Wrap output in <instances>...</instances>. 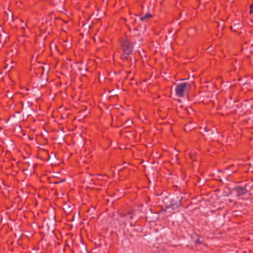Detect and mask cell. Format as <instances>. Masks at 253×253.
Segmentation results:
<instances>
[{
  "mask_svg": "<svg viewBox=\"0 0 253 253\" xmlns=\"http://www.w3.org/2000/svg\"><path fill=\"white\" fill-rule=\"evenodd\" d=\"M249 13H253V3L250 5V6H249Z\"/></svg>",
  "mask_w": 253,
  "mask_h": 253,
  "instance_id": "277c9868",
  "label": "cell"
},
{
  "mask_svg": "<svg viewBox=\"0 0 253 253\" xmlns=\"http://www.w3.org/2000/svg\"><path fill=\"white\" fill-rule=\"evenodd\" d=\"M150 16H152V15H151L150 13H148L145 16L142 17V20H145V19H148V18H147V17H150Z\"/></svg>",
  "mask_w": 253,
  "mask_h": 253,
  "instance_id": "3957f363",
  "label": "cell"
},
{
  "mask_svg": "<svg viewBox=\"0 0 253 253\" xmlns=\"http://www.w3.org/2000/svg\"><path fill=\"white\" fill-rule=\"evenodd\" d=\"M188 86H189L188 83H186V82L178 84V86H176V88H175L176 94L178 95V97L184 96V94L185 92H186Z\"/></svg>",
  "mask_w": 253,
  "mask_h": 253,
  "instance_id": "7a4b0ae2",
  "label": "cell"
},
{
  "mask_svg": "<svg viewBox=\"0 0 253 253\" xmlns=\"http://www.w3.org/2000/svg\"><path fill=\"white\" fill-rule=\"evenodd\" d=\"M122 49H123V53L125 56V58L128 57L130 54L131 53V51H132L133 49V44L130 42L125 40L123 42L122 44Z\"/></svg>",
  "mask_w": 253,
  "mask_h": 253,
  "instance_id": "6da1fadb",
  "label": "cell"
}]
</instances>
